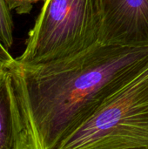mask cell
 <instances>
[{
  "label": "cell",
  "mask_w": 148,
  "mask_h": 149,
  "mask_svg": "<svg viewBox=\"0 0 148 149\" xmlns=\"http://www.w3.org/2000/svg\"><path fill=\"white\" fill-rule=\"evenodd\" d=\"M0 149H29L24 112L10 68L0 65Z\"/></svg>",
  "instance_id": "cell-5"
},
{
  "label": "cell",
  "mask_w": 148,
  "mask_h": 149,
  "mask_svg": "<svg viewBox=\"0 0 148 149\" xmlns=\"http://www.w3.org/2000/svg\"><path fill=\"white\" fill-rule=\"evenodd\" d=\"M14 60L15 58L11 56L10 52L6 50L0 43V65L9 66Z\"/></svg>",
  "instance_id": "cell-8"
},
{
  "label": "cell",
  "mask_w": 148,
  "mask_h": 149,
  "mask_svg": "<svg viewBox=\"0 0 148 149\" xmlns=\"http://www.w3.org/2000/svg\"><path fill=\"white\" fill-rule=\"evenodd\" d=\"M126 149H148V148H126Z\"/></svg>",
  "instance_id": "cell-9"
},
{
  "label": "cell",
  "mask_w": 148,
  "mask_h": 149,
  "mask_svg": "<svg viewBox=\"0 0 148 149\" xmlns=\"http://www.w3.org/2000/svg\"><path fill=\"white\" fill-rule=\"evenodd\" d=\"M99 43L148 48V0H99Z\"/></svg>",
  "instance_id": "cell-4"
},
{
  "label": "cell",
  "mask_w": 148,
  "mask_h": 149,
  "mask_svg": "<svg viewBox=\"0 0 148 149\" xmlns=\"http://www.w3.org/2000/svg\"><path fill=\"white\" fill-rule=\"evenodd\" d=\"M6 0H0V43L8 51L13 45L14 24Z\"/></svg>",
  "instance_id": "cell-6"
},
{
  "label": "cell",
  "mask_w": 148,
  "mask_h": 149,
  "mask_svg": "<svg viewBox=\"0 0 148 149\" xmlns=\"http://www.w3.org/2000/svg\"><path fill=\"white\" fill-rule=\"evenodd\" d=\"M46 0H6L10 10H16L18 14H28L33 8V5L38 2L44 3Z\"/></svg>",
  "instance_id": "cell-7"
},
{
  "label": "cell",
  "mask_w": 148,
  "mask_h": 149,
  "mask_svg": "<svg viewBox=\"0 0 148 149\" xmlns=\"http://www.w3.org/2000/svg\"><path fill=\"white\" fill-rule=\"evenodd\" d=\"M99 0H46L16 60L36 65L81 53L99 43Z\"/></svg>",
  "instance_id": "cell-2"
},
{
  "label": "cell",
  "mask_w": 148,
  "mask_h": 149,
  "mask_svg": "<svg viewBox=\"0 0 148 149\" xmlns=\"http://www.w3.org/2000/svg\"><path fill=\"white\" fill-rule=\"evenodd\" d=\"M148 66V48L97 44L43 64L15 60L12 73L25 115L29 149H57L107 100Z\"/></svg>",
  "instance_id": "cell-1"
},
{
  "label": "cell",
  "mask_w": 148,
  "mask_h": 149,
  "mask_svg": "<svg viewBox=\"0 0 148 149\" xmlns=\"http://www.w3.org/2000/svg\"><path fill=\"white\" fill-rule=\"evenodd\" d=\"M148 148V66L57 149Z\"/></svg>",
  "instance_id": "cell-3"
}]
</instances>
